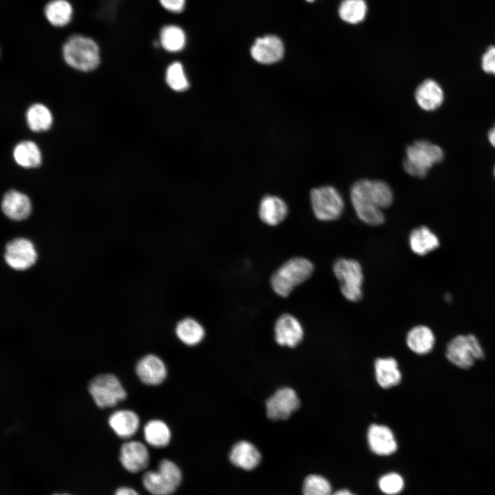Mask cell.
<instances>
[{
  "instance_id": "1",
  "label": "cell",
  "mask_w": 495,
  "mask_h": 495,
  "mask_svg": "<svg viewBox=\"0 0 495 495\" xmlns=\"http://www.w3.org/2000/svg\"><path fill=\"white\" fill-rule=\"evenodd\" d=\"M350 199L362 221L370 226H379L385 221L382 210L392 204L393 193L384 181L363 179L352 185Z\"/></svg>"
},
{
  "instance_id": "2",
  "label": "cell",
  "mask_w": 495,
  "mask_h": 495,
  "mask_svg": "<svg viewBox=\"0 0 495 495\" xmlns=\"http://www.w3.org/2000/svg\"><path fill=\"white\" fill-rule=\"evenodd\" d=\"M62 54L66 64L79 72H92L100 63L98 44L92 38L83 35L70 36L63 45Z\"/></svg>"
},
{
  "instance_id": "3",
  "label": "cell",
  "mask_w": 495,
  "mask_h": 495,
  "mask_svg": "<svg viewBox=\"0 0 495 495\" xmlns=\"http://www.w3.org/2000/svg\"><path fill=\"white\" fill-rule=\"evenodd\" d=\"M443 158L444 153L439 146L426 140H419L407 146L403 167L408 175L424 178Z\"/></svg>"
},
{
  "instance_id": "4",
  "label": "cell",
  "mask_w": 495,
  "mask_h": 495,
  "mask_svg": "<svg viewBox=\"0 0 495 495\" xmlns=\"http://www.w3.org/2000/svg\"><path fill=\"white\" fill-rule=\"evenodd\" d=\"M314 270V265L309 259L302 257L290 258L271 276L272 288L278 296L287 297L295 287L306 281Z\"/></svg>"
},
{
  "instance_id": "5",
  "label": "cell",
  "mask_w": 495,
  "mask_h": 495,
  "mask_svg": "<svg viewBox=\"0 0 495 495\" xmlns=\"http://www.w3.org/2000/svg\"><path fill=\"white\" fill-rule=\"evenodd\" d=\"M180 467L168 459H162L155 470L146 471L142 476V485L151 495H173L183 481Z\"/></svg>"
},
{
  "instance_id": "6",
  "label": "cell",
  "mask_w": 495,
  "mask_h": 495,
  "mask_svg": "<svg viewBox=\"0 0 495 495\" xmlns=\"http://www.w3.org/2000/svg\"><path fill=\"white\" fill-rule=\"evenodd\" d=\"M485 357L478 338L474 334H460L453 337L446 347V358L454 366L468 369Z\"/></svg>"
},
{
  "instance_id": "7",
  "label": "cell",
  "mask_w": 495,
  "mask_h": 495,
  "mask_svg": "<svg viewBox=\"0 0 495 495\" xmlns=\"http://www.w3.org/2000/svg\"><path fill=\"white\" fill-rule=\"evenodd\" d=\"M340 291L349 301L357 302L362 298L364 274L360 263L353 258H340L333 265Z\"/></svg>"
},
{
  "instance_id": "8",
  "label": "cell",
  "mask_w": 495,
  "mask_h": 495,
  "mask_svg": "<svg viewBox=\"0 0 495 495\" xmlns=\"http://www.w3.org/2000/svg\"><path fill=\"white\" fill-rule=\"evenodd\" d=\"M310 202L315 217L323 221L338 219L344 207L342 197L338 190L331 186L313 188L310 192Z\"/></svg>"
},
{
  "instance_id": "9",
  "label": "cell",
  "mask_w": 495,
  "mask_h": 495,
  "mask_svg": "<svg viewBox=\"0 0 495 495\" xmlns=\"http://www.w3.org/2000/svg\"><path fill=\"white\" fill-rule=\"evenodd\" d=\"M88 390L96 405L100 408L113 407L126 397L119 379L111 373L95 376L89 383Z\"/></svg>"
},
{
  "instance_id": "10",
  "label": "cell",
  "mask_w": 495,
  "mask_h": 495,
  "mask_svg": "<svg viewBox=\"0 0 495 495\" xmlns=\"http://www.w3.org/2000/svg\"><path fill=\"white\" fill-rule=\"evenodd\" d=\"M300 399L296 391L289 387L277 390L266 402V414L273 421L285 420L300 407Z\"/></svg>"
},
{
  "instance_id": "11",
  "label": "cell",
  "mask_w": 495,
  "mask_h": 495,
  "mask_svg": "<svg viewBox=\"0 0 495 495\" xmlns=\"http://www.w3.org/2000/svg\"><path fill=\"white\" fill-rule=\"evenodd\" d=\"M36 258L34 245L26 239H15L6 245L5 260L14 270H24L30 267Z\"/></svg>"
},
{
  "instance_id": "12",
  "label": "cell",
  "mask_w": 495,
  "mask_h": 495,
  "mask_svg": "<svg viewBox=\"0 0 495 495\" xmlns=\"http://www.w3.org/2000/svg\"><path fill=\"white\" fill-rule=\"evenodd\" d=\"M285 48L281 39L276 35L268 34L257 38L250 49L252 57L261 64H273L284 56Z\"/></svg>"
},
{
  "instance_id": "13",
  "label": "cell",
  "mask_w": 495,
  "mask_h": 495,
  "mask_svg": "<svg viewBox=\"0 0 495 495\" xmlns=\"http://www.w3.org/2000/svg\"><path fill=\"white\" fill-rule=\"evenodd\" d=\"M119 459L121 465L126 471L138 473L148 467L150 454L146 446L142 442L129 441L122 445Z\"/></svg>"
},
{
  "instance_id": "14",
  "label": "cell",
  "mask_w": 495,
  "mask_h": 495,
  "mask_svg": "<svg viewBox=\"0 0 495 495\" xmlns=\"http://www.w3.org/2000/svg\"><path fill=\"white\" fill-rule=\"evenodd\" d=\"M228 458L234 467L244 471H252L261 463L262 455L252 443L241 440L232 446Z\"/></svg>"
},
{
  "instance_id": "15",
  "label": "cell",
  "mask_w": 495,
  "mask_h": 495,
  "mask_svg": "<svg viewBox=\"0 0 495 495\" xmlns=\"http://www.w3.org/2000/svg\"><path fill=\"white\" fill-rule=\"evenodd\" d=\"M135 373L142 383L157 386L165 380L167 376V368L160 357L154 354H148L137 362Z\"/></svg>"
},
{
  "instance_id": "16",
  "label": "cell",
  "mask_w": 495,
  "mask_h": 495,
  "mask_svg": "<svg viewBox=\"0 0 495 495\" xmlns=\"http://www.w3.org/2000/svg\"><path fill=\"white\" fill-rule=\"evenodd\" d=\"M274 333L276 342L279 345L294 347L303 338V329L296 318L284 314L276 321Z\"/></svg>"
},
{
  "instance_id": "17",
  "label": "cell",
  "mask_w": 495,
  "mask_h": 495,
  "mask_svg": "<svg viewBox=\"0 0 495 495\" xmlns=\"http://www.w3.org/2000/svg\"><path fill=\"white\" fill-rule=\"evenodd\" d=\"M367 441L371 451L378 456H390L397 449L393 431L384 425L372 424L368 430Z\"/></svg>"
},
{
  "instance_id": "18",
  "label": "cell",
  "mask_w": 495,
  "mask_h": 495,
  "mask_svg": "<svg viewBox=\"0 0 495 495\" xmlns=\"http://www.w3.org/2000/svg\"><path fill=\"white\" fill-rule=\"evenodd\" d=\"M415 98L423 110L431 111L439 108L444 100L441 85L433 79H426L416 88Z\"/></svg>"
},
{
  "instance_id": "19",
  "label": "cell",
  "mask_w": 495,
  "mask_h": 495,
  "mask_svg": "<svg viewBox=\"0 0 495 495\" xmlns=\"http://www.w3.org/2000/svg\"><path fill=\"white\" fill-rule=\"evenodd\" d=\"M406 344L409 349L419 355L430 353L436 343V337L433 331L426 325H417L407 333Z\"/></svg>"
},
{
  "instance_id": "20",
  "label": "cell",
  "mask_w": 495,
  "mask_h": 495,
  "mask_svg": "<svg viewBox=\"0 0 495 495\" xmlns=\"http://www.w3.org/2000/svg\"><path fill=\"white\" fill-rule=\"evenodd\" d=\"M287 204L277 196H265L260 202L259 217L268 226H276L280 223L287 217Z\"/></svg>"
},
{
  "instance_id": "21",
  "label": "cell",
  "mask_w": 495,
  "mask_h": 495,
  "mask_svg": "<svg viewBox=\"0 0 495 495\" xmlns=\"http://www.w3.org/2000/svg\"><path fill=\"white\" fill-rule=\"evenodd\" d=\"M1 206L7 217L17 221L26 219L32 209L29 197L14 190H9L4 195Z\"/></svg>"
},
{
  "instance_id": "22",
  "label": "cell",
  "mask_w": 495,
  "mask_h": 495,
  "mask_svg": "<svg viewBox=\"0 0 495 495\" xmlns=\"http://www.w3.org/2000/svg\"><path fill=\"white\" fill-rule=\"evenodd\" d=\"M108 424L117 436L128 439L138 430L140 419L133 410H118L110 415Z\"/></svg>"
},
{
  "instance_id": "23",
  "label": "cell",
  "mask_w": 495,
  "mask_h": 495,
  "mask_svg": "<svg viewBox=\"0 0 495 495\" xmlns=\"http://www.w3.org/2000/svg\"><path fill=\"white\" fill-rule=\"evenodd\" d=\"M375 373L378 384L384 388L395 386L402 381V373L397 362L393 358L377 359Z\"/></svg>"
},
{
  "instance_id": "24",
  "label": "cell",
  "mask_w": 495,
  "mask_h": 495,
  "mask_svg": "<svg viewBox=\"0 0 495 495\" xmlns=\"http://www.w3.org/2000/svg\"><path fill=\"white\" fill-rule=\"evenodd\" d=\"M14 162L25 168L38 167L42 162V153L38 146L32 140H23L13 148Z\"/></svg>"
},
{
  "instance_id": "25",
  "label": "cell",
  "mask_w": 495,
  "mask_h": 495,
  "mask_svg": "<svg viewBox=\"0 0 495 495\" xmlns=\"http://www.w3.org/2000/svg\"><path fill=\"white\" fill-rule=\"evenodd\" d=\"M409 245L415 254L424 256L437 248L439 241L428 228L421 226L410 232Z\"/></svg>"
},
{
  "instance_id": "26",
  "label": "cell",
  "mask_w": 495,
  "mask_h": 495,
  "mask_svg": "<svg viewBox=\"0 0 495 495\" xmlns=\"http://www.w3.org/2000/svg\"><path fill=\"white\" fill-rule=\"evenodd\" d=\"M25 120L28 128L34 132L48 131L53 124V116L50 109L42 103H34L25 113Z\"/></svg>"
},
{
  "instance_id": "27",
  "label": "cell",
  "mask_w": 495,
  "mask_h": 495,
  "mask_svg": "<svg viewBox=\"0 0 495 495\" xmlns=\"http://www.w3.org/2000/svg\"><path fill=\"white\" fill-rule=\"evenodd\" d=\"M171 431L168 426L160 419H152L144 427L146 442L156 448H165L171 441Z\"/></svg>"
},
{
  "instance_id": "28",
  "label": "cell",
  "mask_w": 495,
  "mask_h": 495,
  "mask_svg": "<svg viewBox=\"0 0 495 495\" xmlns=\"http://www.w3.org/2000/svg\"><path fill=\"white\" fill-rule=\"evenodd\" d=\"M175 333L184 344L195 346L199 344L205 336V329L195 319L186 318L176 325Z\"/></svg>"
},
{
  "instance_id": "29",
  "label": "cell",
  "mask_w": 495,
  "mask_h": 495,
  "mask_svg": "<svg viewBox=\"0 0 495 495\" xmlns=\"http://www.w3.org/2000/svg\"><path fill=\"white\" fill-rule=\"evenodd\" d=\"M44 13L51 25L60 28L70 23L73 8L67 0H52L46 4Z\"/></svg>"
},
{
  "instance_id": "30",
  "label": "cell",
  "mask_w": 495,
  "mask_h": 495,
  "mask_svg": "<svg viewBox=\"0 0 495 495\" xmlns=\"http://www.w3.org/2000/svg\"><path fill=\"white\" fill-rule=\"evenodd\" d=\"M186 43V36L183 29L176 25L164 26L160 34V44L170 52L181 51Z\"/></svg>"
},
{
  "instance_id": "31",
  "label": "cell",
  "mask_w": 495,
  "mask_h": 495,
  "mask_svg": "<svg viewBox=\"0 0 495 495\" xmlns=\"http://www.w3.org/2000/svg\"><path fill=\"white\" fill-rule=\"evenodd\" d=\"M366 12L367 6L364 0H343L338 9L341 19L352 24L362 21Z\"/></svg>"
},
{
  "instance_id": "32",
  "label": "cell",
  "mask_w": 495,
  "mask_h": 495,
  "mask_svg": "<svg viewBox=\"0 0 495 495\" xmlns=\"http://www.w3.org/2000/svg\"><path fill=\"white\" fill-rule=\"evenodd\" d=\"M302 495H332V486L324 476L311 474L302 482Z\"/></svg>"
},
{
  "instance_id": "33",
  "label": "cell",
  "mask_w": 495,
  "mask_h": 495,
  "mask_svg": "<svg viewBox=\"0 0 495 495\" xmlns=\"http://www.w3.org/2000/svg\"><path fill=\"white\" fill-rule=\"evenodd\" d=\"M166 80L168 86L175 91H183L188 88V82L179 62L171 63L166 69Z\"/></svg>"
},
{
  "instance_id": "34",
  "label": "cell",
  "mask_w": 495,
  "mask_h": 495,
  "mask_svg": "<svg viewBox=\"0 0 495 495\" xmlns=\"http://www.w3.org/2000/svg\"><path fill=\"white\" fill-rule=\"evenodd\" d=\"M404 485L403 477L397 472L384 474L380 477L377 482L380 490L386 495L399 494L403 490Z\"/></svg>"
},
{
  "instance_id": "35",
  "label": "cell",
  "mask_w": 495,
  "mask_h": 495,
  "mask_svg": "<svg viewBox=\"0 0 495 495\" xmlns=\"http://www.w3.org/2000/svg\"><path fill=\"white\" fill-rule=\"evenodd\" d=\"M481 68L485 73L495 76V45L488 47L483 54Z\"/></svg>"
},
{
  "instance_id": "36",
  "label": "cell",
  "mask_w": 495,
  "mask_h": 495,
  "mask_svg": "<svg viewBox=\"0 0 495 495\" xmlns=\"http://www.w3.org/2000/svg\"><path fill=\"white\" fill-rule=\"evenodd\" d=\"M186 0H159L161 6L173 13L182 12L186 6Z\"/></svg>"
},
{
  "instance_id": "37",
  "label": "cell",
  "mask_w": 495,
  "mask_h": 495,
  "mask_svg": "<svg viewBox=\"0 0 495 495\" xmlns=\"http://www.w3.org/2000/svg\"><path fill=\"white\" fill-rule=\"evenodd\" d=\"M114 495H140L134 489L129 487H121L118 488Z\"/></svg>"
},
{
  "instance_id": "38",
  "label": "cell",
  "mask_w": 495,
  "mask_h": 495,
  "mask_svg": "<svg viewBox=\"0 0 495 495\" xmlns=\"http://www.w3.org/2000/svg\"><path fill=\"white\" fill-rule=\"evenodd\" d=\"M487 138L491 145L495 148V124L490 129L487 134Z\"/></svg>"
},
{
  "instance_id": "39",
  "label": "cell",
  "mask_w": 495,
  "mask_h": 495,
  "mask_svg": "<svg viewBox=\"0 0 495 495\" xmlns=\"http://www.w3.org/2000/svg\"><path fill=\"white\" fill-rule=\"evenodd\" d=\"M332 495H357V494L353 493L348 489H340V490H338L333 492Z\"/></svg>"
},
{
  "instance_id": "40",
  "label": "cell",
  "mask_w": 495,
  "mask_h": 495,
  "mask_svg": "<svg viewBox=\"0 0 495 495\" xmlns=\"http://www.w3.org/2000/svg\"><path fill=\"white\" fill-rule=\"evenodd\" d=\"M54 495H69V494H54Z\"/></svg>"
},
{
  "instance_id": "41",
  "label": "cell",
  "mask_w": 495,
  "mask_h": 495,
  "mask_svg": "<svg viewBox=\"0 0 495 495\" xmlns=\"http://www.w3.org/2000/svg\"><path fill=\"white\" fill-rule=\"evenodd\" d=\"M306 1H309V2H311V1H314V0H306Z\"/></svg>"
},
{
  "instance_id": "42",
  "label": "cell",
  "mask_w": 495,
  "mask_h": 495,
  "mask_svg": "<svg viewBox=\"0 0 495 495\" xmlns=\"http://www.w3.org/2000/svg\"><path fill=\"white\" fill-rule=\"evenodd\" d=\"M494 176H495V166H494Z\"/></svg>"
}]
</instances>
